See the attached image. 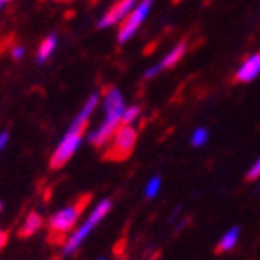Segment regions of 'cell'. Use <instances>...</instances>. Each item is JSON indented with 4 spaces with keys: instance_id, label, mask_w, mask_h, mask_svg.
I'll return each mask as SVG.
<instances>
[{
    "instance_id": "cell-7",
    "label": "cell",
    "mask_w": 260,
    "mask_h": 260,
    "mask_svg": "<svg viewBox=\"0 0 260 260\" xmlns=\"http://www.w3.org/2000/svg\"><path fill=\"white\" fill-rule=\"evenodd\" d=\"M137 6V0H120L118 4H115L108 13L99 20L100 29H106V27H111L118 22H122L124 18L129 17V13L133 11V8Z\"/></svg>"
},
{
    "instance_id": "cell-2",
    "label": "cell",
    "mask_w": 260,
    "mask_h": 260,
    "mask_svg": "<svg viewBox=\"0 0 260 260\" xmlns=\"http://www.w3.org/2000/svg\"><path fill=\"white\" fill-rule=\"evenodd\" d=\"M109 209H111V200H102V202H100V204L91 211V215L87 217V220L84 222L78 230H75V233L70 235V239L66 240L64 249H62V256L73 255L78 247H80V244L89 237V233H91L96 225H99V222L104 220V217L109 213Z\"/></svg>"
},
{
    "instance_id": "cell-18",
    "label": "cell",
    "mask_w": 260,
    "mask_h": 260,
    "mask_svg": "<svg viewBox=\"0 0 260 260\" xmlns=\"http://www.w3.org/2000/svg\"><path fill=\"white\" fill-rule=\"evenodd\" d=\"M8 144H9V133L8 131H0V155L8 148Z\"/></svg>"
},
{
    "instance_id": "cell-22",
    "label": "cell",
    "mask_w": 260,
    "mask_h": 260,
    "mask_svg": "<svg viewBox=\"0 0 260 260\" xmlns=\"http://www.w3.org/2000/svg\"><path fill=\"white\" fill-rule=\"evenodd\" d=\"M2 209H4V204H2V200H0V213H2Z\"/></svg>"
},
{
    "instance_id": "cell-1",
    "label": "cell",
    "mask_w": 260,
    "mask_h": 260,
    "mask_svg": "<svg viewBox=\"0 0 260 260\" xmlns=\"http://www.w3.org/2000/svg\"><path fill=\"white\" fill-rule=\"evenodd\" d=\"M96 104H99V93H93V95L87 99L86 104H84V108L80 109V113L75 117V120L70 124L66 135L62 137V140L58 142L55 151H53L51 160H49V166H51L53 169L64 168V166L70 162L71 156L77 153L78 146H80V142H82L87 120H89V117H91V113L95 111Z\"/></svg>"
},
{
    "instance_id": "cell-6",
    "label": "cell",
    "mask_w": 260,
    "mask_h": 260,
    "mask_svg": "<svg viewBox=\"0 0 260 260\" xmlns=\"http://www.w3.org/2000/svg\"><path fill=\"white\" fill-rule=\"evenodd\" d=\"M153 2L155 0H142V2H139V4L135 6L133 11L127 17V20L124 22V26L118 31V44H126L137 33V29L142 26V22L148 18L149 11L153 8Z\"/></svg>"
},
{
    "instance_id": "cell-13",
    "label": "cell",
    "mask_w": 260,
    "mask_h": 260,
    "mask_svg": "<svg viewBox=\"0 0 260 260\" xmlns=\"http://www.w3.org/2000/svg\"><path fill=\"white\" fill-rule=\"evenodd\" d=\"M140 117V108L133 106V108H126L122 113V124H131Z\"/></svg>"
},
{
    "instance_id": "cell-19",
    "label": "cell",
    "mask_w": 260,
    "mask_h": 260,
    "mask_svg": "<svg viewBox=\"0 0 260 260\" xmlns=\"http://www.w3.org/2000/svg\"><path fill=\"white\" fill-rule=\"evenodd\" d=\"M160 66L158 64H155V66H151L149 70H146V73H144V78H153V77H156V75L160 73Z\"/></svg>"
},
{
    "instance_id": "cell-17",
    "label": "cell",
    "mask_w": 260,
    "mask_h": 260,
    "mask_svg": "<svg viewBox=\"0 0 260 260\" xmlns=\"http://www.w3.org/2000/svg\"><path fill=\"white\" fill-rule=\"evenodd\" d=\"M246 178H247V180H256V178H260V158L251 166V169L247 171Z\"/></svg>"
},
{
    "instance_id": "cell-15",
    "label": "cell",
    "mask_w": 260,
    "mask_h": 260,
    "mask_svg": "<svg viewBox=\"0 0 260 260\" xmlns=\"http://www.w3.org/2000/svg\"><path fill=\"white\" fill-rule=\"evenodd\" d=\"M158 189H160V178L153 177L148 182V186H146V197H148V199H153V197L158 193Z\"/></svg>"
},
{
    "instance_id": "cell-4",
    "label": "cell",
    "mask_w": 260,
    "mask_h": 260,
    "mask_svg": "<svg viewBox=\"0 0 260 260\" xmlns=\"http://www.w3.org/2000/svg\"><path fill=\"white\" fill-rule=\"evenodd\" d=\"M135 144H137V129L129 124H122L111 137V144H109L108 151L104 153V158L117 162L126 160L133 153Z\"/></svg>"
},
{
    "instance_id": "cell-12",
    "label": "cell",
    "mask_w": 260,
    "mask_h": 260,
    "mask_svg": "<svg viewBox=\"0 0 260 260\" xmlns=\"http://www.w3.org/2000/svg\"><path fill=\"white\" fill-rule=\"evenodd\" d=\"M239 233H240V228H231L220 239V242L217 244V253H225L230 251V249H233L235 244L239 242Z\"/></svg>"
},
{
    "instance_id": "cell-20",
    "label": "cell",
    "mask_w": 260,
    "mask_h": 260,
    "mask_svg": "<svg viewBox=\"0 0 260 260\" xmlns=\"http://www.w3.org/2000/svg\"><path fill=\"white\" fill-rule=\"evenodd\" d=\"M6 244H8V231H6V230H0V251L4 249Z\"/></svg>"
},
{
    "instance_id": "cell-3",
    "label": "cell",
    "mask_w": 260,
    "mask_h": 260,
    "mask_svg": "<svg viewBox=\"0 0 260 260\" xmlns=\"http://www.w3.org/2000/svg\"><path fill=\"white\" fill-rule=\"evenodd\" d=\"M89 200H91V197L84 195V197H80L77 202L66 206L60 211H56L55 215H51V218H49V222H48L49 231H51L53 235L70 233L75 228V224H77V220L80 218V215H82L84 208H86V204Z\"/></svg>"
},
{
    "instance_id": "cell-14",
    "label": "cell",
    "mask_w": 260,
    "mask_h": 260,
    "mask_svg": "<svg viewBox=\"0 0 260 260\" xmlns=\"http://www.w3.org/2000/svg\"><path fill=\"white\" fill-rule=\"evenodd\" d=\"M206 142H208V129L199 127V129L193 133V137H191V144H193L195 148H200V146H204Z\"/></svg>"
},
{
    "instance_id": "cell-8",
    "label": "cell",
    "mask_w": 260,
    "mask_h": 260,
    "mask_svg": "<svg viewBox=\"0 0 260 260\" xmlns=\"http://www.w3.org/2000/svg\"><path fill=\"white\" fill-rule=\"evenodd\" d=\"M260 75V53H253L242 62L237 73H235V82L239 84H247L253 82L256 77Z\"/></svg>"
},
{
    "instance_id": "cell-9",
    "label": "cell",
    "mask_w": 260,
    "mask_h": 260,
    "mask_svg": "<svg viewBox=\"0 0 260 260\" xmlns=\"http://www.w3.org/2000/svg\"><path fill=\"white\" fill-rule=\"evenodd\" d=\"M56 46H58V37H56V33H51V35L46 37V39L40 42L39 51H37V56H35L37 66H44V64H46V62L51 58L53 53H55Z\"/></svg>"
},
{
    "instance_id": "cell-10",
    "label": "cell",
    "mask_w": 260,
    "mask_h": 260,
    "mask_svg": "<svg viewBox=\"0 0 260 260\" xmlns=\"http://www.w3.org/2000/svg\"><path fill=\"white\" fill-rule=\"evenodd\" d=\"M42 224H44L42 215L37 211H31L26 217V220L22 222V225H20V237H31V235H35L37 231L42 228Z\"/></svg>"
},
{
    "instance_id": "cell-23",
    "label": "cell",
    "mask_w": 260,
    "mask_h": 260,
    "mask_svg": "<svg viewBox=\"0 0 260 260\" xmlns=\"http://www.w3.org/2000/svg\"><path fill=\"white\" fill-rule=\"evenodd\" d=\"M99 260H106V258H99Z\"/></svg>"
},
{
    "instance_id": "cell-11",
    "label": "cell",
    "mask_w": 260,
    "mask_h": 260,
    "mask_svg": "<svg viewBox=\"0 0 260 260\" xmlns=\"http://www.w3.org/2000/svg\"><path fill=\"white\" fill-rule=\"evenodd\" d=\"M184 53H186V44H178V46H175V48L162 58V62H158L160 70L164 71V70H169V68H173V66H177V62L182 58Z\"/></svg>"
},
{
    "instance_id": "cell-21",
    "label": "cell",
    "mask_w": 260,
    "mask_h": 260,
    "mask_svg": "<svg viewBox=\"0 0 260 260\" xmlns=\"http://www.w3.org/2000/svg\"><path fill=\"white\" fill-rule=\"evenodd\" d=\"M9 2H11V0H0V13H2V11H4L6 8H8Z\"/></svg>"
},
{
    "instance_id": "cell-16",
    "label": "cell",
    "mask_w": 260,
    "mask_h": 260,
    "mask_svg": "<svg viewBox=\"0 0 260 260\" xmlns=\"http://www.w3.org/2000/svg\"><path fill=\"white\" fill-rule=\"evenodd\" d=\"M26 46H20V44H18V46H13V48H11V58H13V60H22V58H24V56H26Z\"/></svg>"
},
{
    "instance_id": "cell-5",
    "label": "cell",
    "mask_w": 260,
    "mask_h": 260,
    "mask_svg": "<svg viewBox=\"0 0 260 260\" xmlns=\"http://www.w3.org/2000/svg\"><path fill=\"white\" fill-rule=\"evenodd\" d=\"M124 106L122 108H117V109H111V111H106V118L104 122L89 135V142L96 148L100 146H104L111 140V137L115 135V131L122 126V113H124Z\"/></svg>"
}]
</instances>
